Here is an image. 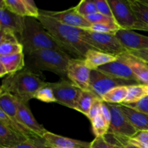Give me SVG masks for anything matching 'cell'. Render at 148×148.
<instances>
[{
	"mask_svg": "<svg viewBox=\"0 0 148 148\" xmlns=\"http://www.w3.org/2000/svg\"><path fill=\"white\" fill-rule=\"evenodd\" d=\"M85 19L91 23L92 25L93 24H100V23H116L114 18L108 17L107 16L103 15L99 12L95 13V14H89V15L85 16Z\"/></svg>",
	"mask_w": 148,
	"mask_h": 148,
	"instance_id": "35",
	"label": "cell"
},
{
	"mask_svg": "<svg viewBox=\"0 0 148 148\" xmlns=\"http://www.w3.org/2000/svg\"><path fill=\"white\" fill-rule=\"evenodd\" d=\"M120 27L116 23H100V24L92 25L89 30L94 32L102 33H110L114 34L120 30Z\"/></svg>",
	"mask_w": 148,
	"mask_h": 148,
	"instance_id": "34",
	"label": "cell"
},
{
	"mask_svg": "<svg viewBox=\"0 0 148 148\" xmlns=\"http://www.w3.org/2000/svg\"><path fill=\"white\" fill-rule=\"evenodd\" d=\"M97 99L100 98L92 92L82 90L78 98L75 110L82 113L87 116L92 104Z\"/></svg>",
	"mask_w": 148,
	"mask_h": 148,
	"instance_id": "23",
	"label": "cell"
},
{
	"mask_svg": "<svg viewBox=\"0 0 148 148\" xmlns=\"http://www.w3.org/2000/svg\"><path fill=\"white\" fill-rule=\"evenodd\" d=\"M101 114L103 118L106 121V122L110 125V122H111V113L110 111V108L108 107V104L106 103L103 101L102 104H101Z\"/></svg>",
	"mask_w": 148,
	"mask_h": 148,
	"instance_id": "42",
	"label": "cell"
},
{
	"mask_svg": "<svg viewBox=\"0 0 148 148\" xmlns=\"http://www.w3.org/2000/svg\"><path fill=\"white\" fill-rule=\"evenodd\" d=\"M127 142L140 148H148V131L137 132L132 137L127 138Z\"/></svg>",
	"mask_w": 148,
	"mask_h": 148,
	"instance_id": "33",
	"label": "cell"
},
{
	"mask_svg": "<svg viewBox=\"0 0 148 148\" xmlns=\"http://www.w3.org/2000/svg\"><path fill=\"white\" fill-rule=\"evenodd\" d=\"M26 10H27V17H34L37 19L39 16V9L36 6L35 1L32 0H23Z\"/></svg>",
	"mask_w": 148,
	"mask_h": 148,
	"instance_id": "40",
	"label": "cell"
},
{
	"mask_svg": "<svg viewBox=\"0 0 148 148\" xmlns=\"http://www.w3.org/2000/svg\"><path fill=\"white\" fill-rule=\"evenodd\" d=\"M2 92H3V90H2V89H1V86H0V95H1V94L2 93Z\"/></svg>",
	"mask_w": 148,
	"mask_h": 148,
	"instance_id": "48",
	"label": "cell"
},
{
	"mask_svg": "<svg viewBox=\"0 0 148 148\" xmlns=\"http://www.w3.org/2000/svg\"><path fill=\"white\" fill-rule=\"evenodd\" d=\"M127 51L131 53L132 55H133V56L139 58V59L148 64V49H141V50Z\"/></svg>",
	"mask_w": 148,
	"mask_h": 148,
	"instance_id": "43",
	"label": "cell"
},
{
	"mask_svg": "<svg viewBox=\"0 0 148 148\" xmlns=\"http://www.w3.org/2000/svg\"><path fill=\"white\" fill-rule=\"evenodd\" d=\"M116 59L117 56L115 55L108 54L95 49H90L87 52L84 61L90 70H95L100 66L114 62Z\"/></svg>",
	"mask_w": 148,
	"mask_h": 148,
	"instance_id": "19",
	"label": "cell"
},
{
	"mask_svg": "<svg viewBox=\"0 0 148 148\" xmlns=\"http://www.w3.org/2000/svg\"><path fill=\"white\" fill-rule=\"evenodd\" d=\"M20 42L23 45L25 55L40 49H52L65 52L40 21L34 17H25L24 30Z\"/></svg>",
	"mask_w": 148,
	"mask_h": 148,
	"instance_id": "4",
	"label": "cell"
},
{
	"mask_svg": "<svg viewBox=\"0 0 148 148\" xmlns=\"http://www.w3.org/2000/svg\"><path fill=\"white\" fill-rule=\"evenodd\" d=\"M129 2L137 17L148 25V4L142 0H129Z\"/></svg>",
	"mask_w": 148,
	"mask_h": 148,
	"instance_id": "27",
	"label": "cell"
},
{
	"mask_svg": "<svg viewBox=\"0 0 148 148\" xmlns=\"http://www.w3.org/2000/svg\"><path fill=\"white\" fill-rule=\"evenodd\" d=\"M94 1L98 9V12L108 17L114 18V15L111 7L108 4V0H94Z\"/></svg>",
	"mask_w": 148,
	"mask_h": 148,
	"instance_id": "38",
	"label": "cell"
},
{
	"mask_svg": "<svg viewBox=\"0 0 148 148\" xmlns=\"http://www.w3.org/2000/svg\"><path fill=\"white\" fill-rule=\"evenodd\" d=\"M0 108L8 116L10 119L14 123L18 129L20 134L26 137L27 138L36 136V134L33 133L26 129L24 126L20 124L17 116V105H16V98L14 95L8 92H3L0 95Z\"/></svg>",
	"mask_w": 148,
	"mask_h": 148,
	"instance_id": "12",
	"label": "cell"
},
{
	"mask_svg": "<svg viewBox=\"0 0 148 148\" xmlns=\"http://www.w3.org/2000/svg\"><path fill=\"white\" fill-rule=\"evenodd\" d=\"M6 4L5 1L4 0H0V10H3V9H6Z\"/></svg>",
	"mask_w": 148,
	"mask_h": 148,
	"instance_id": "46",
	"label": "cell"
},
{
	"mask_svg": "<svg viewBox=\"0 0 148 148\" xmlns=\"http://www.w3.org/2000/svg\"><path fill=\"white\" fill-rule=\"evenodd\" d=\"M4 1H5L6 7L11 12L21 17H27V10L23 0H4Z\"/></svg>",
	"mask_w": 148,
	"mask_h": 148,
	"instance_id": "30",
	"label": "cell"
},
{
	"mask_svg": "<svg viewBox=\"0 0 148 148\" xmlns=\"http://www.w3.org/2000/svg\"><path fill=\"white\" fill-rule=\"evenodd\" d=\"M116 23L121 29L148 31V25L140 20L130 6L129 0H108Z\"/></svg>",
	"mask_w": 148,
	"mask_h": 148,
	"instance_id": "5",
	"label": "cell"
},
{
	"mask_svg": "<svg viewBox=\"0 0 148 148\" xmlns=\"http://www.w3.org/2000/svg\"><path fill=\"white\" fill-rule=\"evenodd\" d=\"M117 59L128 65L140 84L148 85V64L128 51L118 55Z\"/></svg>",
	"mask_w": 148,
	"mask_h": 148,
	"instance_id": "15",
	"label": "cell"
},
{
	"mask_svg": "<svg viewBox=\"0 0 148 148\" xmlns=\"http://www.w3.org/2000/svg\"><path fill=\"white\" fill-rule=\"evenodd\" d=\"M52 89L56 102L68 108L75 109L82 90L75 86L70 80L62 78L56 82H48Z\"/></svg>",
	"mask_w": 148,
	"mask_h": 148,
	"instance_id": "8",
	"label": "cell"
},
{
	"mask_svg": "<svg viewBox=\"0 0 148 148\" xmlns=\"http://www.w3.org/2000/svg\"><path fill=\"white\" fill-rule=\"evenodd\" d=\"M121 105L126 106L130 107L136 111H138L148 115V95L136 103L130 104H121Z\"/></svg>",
	"mask_w": 148,
	"mask_h": 148,
	"instance_id": "37",
	"label": "cell"
},
{
	"mask_svg": "<svg viewBox=\"0 0 148 148\" xmlns=\"http://www.w3.org/2000/svg\"><path fill=\"white\" fill-rule=\"evenodd\" d=\"M140 84L136 81L119 79L105 75L98 70H91L89 91L102 100L103 96L111 90L120 86H130Z\"/></svg>",
	"mask_w": 148,
	"mask_h": 148,
	"instance_id": "7",
	"label": "cell"
},
{
	"mask_svg": "<svg viewBox=\"0 0 148 148\" xmlns=\"http://www.w3.org/2000/svg\"><path fill=\"white\" fill-rule=\"evenodd\" d=\"M75 7L77 12L83 17L98 12L94 0H82Z\"/></svg>",
	"mask_w": 148,
	"mask_h": 148,
	"instance_id": "31",
	"label": "cell"
},
{
	"mask_svg": "<svg viewBox=\"0 0 148 148\" xmlns=\"http://www.w3.org/2000/svg\"><path fill=\"white\" fill-rule=\"evenodd\" d=\"M96 70L99 71L105 75L114 77L127 79V80L136 81V82H139L135 75H134L131 69L129 67L128 65H127L124 62L118 59L114 62L100 66Z\"/></svg>",
	"mask_w": 148,
	"mask_h": 148,
	"instance_id": "16",
	"label": "cell"
},
{
	"mask_svg": "<svg viewBox=\"0 0 148 148\" xmlns=\"http://www.w3.org/2000/svg\"><path fill=\"white\" fill-rule=\"evenodd\" d=\"M91 70L84 59L72 58L67 66V79L83 91H89Z\"/></svg>",
	"mask_w": 148,
	"mask_h": 148,
	"instance_id": "10",
	"label": "cell"
},
{
	"mask_svg": "<svg viewBox=\"0 0 148 148\" xmlns=\"http://www.w3.org/2000/svg\"><path fill=\"white\" fill-rule=\"evenodd\" d=\"M45 83L41 73H36L25 67L20 72L7 75L2 80L1 88L3 92L10 93L27 104Z\"/></svg>",
	"mask_w": 148,
	"mask_h": 148,
	"instance_id": "2",
	"label": "cell"
},
{
	"mask_svg": "<svg viewBox=\"0 0 148 148\" xmlns=\"http://www.w3.org/2000/svg\"><path fill=\"white\" fill-rule=\"evenodd\" d=\"M10 148H53L43 137L33 136L23 143Z\"/></svg>",
	"mask_w": 148,
	"mask_h": 148,
	"instance_id": "26",
	"label": "cell"
},
{
	"mask_svg": "<svg viewBox=\"0 0 148 148\" xmlns=\"http://www.w3.org/2000/svg\"><path fill=\"white\" fill-rule=\"evenodd\" d=\"M43 138L53 148H90V143L68 138L47 132Z\"/></svg>",
	"mask_w": 148,
	"mask_h": 148,
	"instance_id": "18",
	"label": "cell"
},
{
	"mask_svg": "<svg viewBox=\"0 0 148 148\" xmlns=\"http://www.w3.org/2000/svg\"><path fill=\"white\" fill-rule=\"evenodd\" d=\"M148 95V85L137 84L128 86V92L125 100L121 104H130L136 103Z\"/></svg>",
	"mask_w": 148,
	"mask_h": 148,
	"instance_id": "24",
	"label": "cell"
},
{
	"mask_svg": "<svg viewBox=\"0 0 148 148\" xmlns=\"http://www.w3.org/2000/svg\"><path fill=\"white\" fill-rule=\"evenodd\" d=\"M142 1H143L144 3H145V4H148V0H142Z\"/></svg>",
	"mask_w": 148,
	"mask_h": 148,
	"instance_id": "47",
	"label": "cell"
},
{
	"mask_svg": "<svg viewBox=\"0 0 148 148\" xmlns=\"http://www.w3.org/2000/svg\"><path fill=\"white\" fill-rule=\"evenodd\" d=\"M27 139L0 121V148L14 147Z\"/></svg>",
	"mask_w": 148,
	"mask_h": 148,
	"instance_id": "21",
	"label": "cell"
},
{
	"mask_svg": "<svg viewBox=\"0 0 148 148\" xmlns=\"http://www.w3.org/2000/svg\"><path fill=\"white\" fill-rule=\"evenodd\" d=\"M6 42L20 43V40L14 32L9 29L1 28L0 30V45Z\"/></svg>",
	"mask_w": 148,
	"mask_h": 148,
	"instance_id": "36",
	"label": "cell"
},
{
	"mask_svg": "<svg viewBox=\"0 0 148 148\" xmlns=\"http://www.w3.org/2000/svg\"><path fill=\"white\" fill-rule=\"evenodd\" d=\"M81 38L85 43L95 50L108 54L118 56L127 51L114 34L83 30Z\"/></svg>",
	"mask_w": 148,
	"mask_h": 148,
	"instance_id": "6",
	"label": "cell"
},
{
	"mask_svg": "<svg viewBox=\"0 0 148 148\" xmlns=\"http://www.w3.org/2000/svg\"><path fill=\"white\" fill-rule=\"evenodd\" d=\"M34 98L45 103L56 102V98L53 95V90L49 87L47 82H46L41 88H39L38 90L35 94Z\"/></svg>",
	"mask_w": 148,
	"mask_h": 148,
	"instance_id": "29",
	"label": "cell"
},
{
	"mask_svg": "<svg viewBox=\"0 0 148 148\" xmlns=\"http://www.w3.org/2000/svg\"><path fill=\"white\" fill-rule=\"evenodd\" d=\"M0 25L1 28L9 29L14 32L20 40L24 30L25 17L17 15L7 8L0 10Z\"/></svg>",
	"mask_w": 148,
	"mask_h": 148,
	"instance_id": "17",
	"label": "cell"
},
{
	"mask_svg": "<svg viewBox=\"0 0 148 148\" xmlns=\"http://www.w3.org/2000/svg\"><path fill=\"white\" fill-rule=\"evenodd\" d=\"M115 36L127 51L148 49V36L124 29L119 30Z\"/></svg>",
	"mask_w": 148,
	"mask_h": 148,
	"instance_id": "14",
	"label": "cell"
},
{
	"mask_svg": "<svg viewBox=\"0 0 148 148\" xmlns=\"http://www.w3.org/2000/svg\"><path fill=\"white\" fill-rule=\"evenodd\" d=\"M23 52V45L20 43L6 42L0 45V56H7Z\"/></svg>",
	"mask_w": 148,
	"mask_h": 148,
	"instance_id": "32",
	"label": "cell"
},
{
	"mask_svg": "<svg viewBox=\"0 0 148 148\" xmlns=\"http://www.w3.org/2000/svg\"><path fill=\"white\" fill-rule=\"evenodd\" d=\"M128 92V86H120L111 90L104 95L102 101L107 103L121 104L125 100Z\"/></svg>",
	"mask_w": 148,
	"mask_h": 148,
	"instance_id": "25",
	"label": "cell"
},
{
	"mask_svg": "<svg viewBox=\"0 0 148 148\" xmlns=\"http://www.w3.org/2000/svg\"><path fill=\"white\" fill-rule=\"evenodd\" d=\"M0 60L4 65L7 75L20 72L25 67V54L23 52L7 56H0Z\"/></svg>",
	"mask_w": 148,
	"mask_h": 148,
	"instance_id": "22",
	"label": "cell"
},
{
	"mask_svg": "<svg viewBox=\"0 0 148 148\" xmlns=\"http://www.w3.org/2000/svg\"><path fill=\"white\" fill-rule=\"evenodd\" d=\"M39 13L49 16L60 22L61 23L71 27H77L83 30H89L92 26L91 23H90L83 16L80 15L77 12L75 7L59 12L39 10Z\"/></svg>",
	"mask_w": 148,
	"mask_h": 148,
	"instance_id": "11",
	"label": "cell"
},
{
	"mask_svg": "<svg viewBox=\"0 0 148 148\" xmlns=\"http://www.w3.org/2000/svg\"><path fill=\"white\" fill-rule=\"evenodd\" d=\"M7 75V72L6 71L5 68H4V65L1 63V60H0V77H2L5 76Z\"/></svg>",
	"mask_w": 148,
	"mask_h": 148,
	"instance_id": "45",
	"label": "cell"
},
{
	"mask_svg": "<svg viewBox=\"0 0 148 148\" xmlns=\"http://www.w3.org/2000/svg\"><path fill=\"white\" fill-rule=\"evenodd\" d=\"M1 25H0V30H1Z\"/></svg>",
	"mask_w": 148,
	"mask_h": 148,
	"instance_id": "49",
	"label": "cell"
},
{
	"mask_svg": "<svg viewBox=\"0 0 148 148\" xmlns=\"http://www.w3.org/2000/svg\"><path fill=\"white\" fill-rule=\"evenodd\" d=\"M39 14L38 20L68 54L84 59L87 52L94 49L81 38L83 29L66 25L49 16Z\"/></svg>",
	"mask_w": 148,
	"mask_h": 148,
	"instance_id": "1",
	"label": "cell"
},
{
	"mask_svg": "<svg viewBox=\"0 0 148 148\" xmlns=\"http://www.w3.org/2000/svg\"><path fill=\"white\" fill-rule=\"evenodd\" d=\"M107 104L111 113V119L108 134L127 138L135 135L137 131L129 122L128 119L121 111L119 104Z\"/></svg>",
	"mask_w": 148,
	"mask_h": 148,
	"instance_id": "9",
	"label": "cell"
},
{
	"mask_svg": "<svg viewBox=\"0 0 148 148\" xmlns=\"http://www.w3.org/2000/svg\"><path fill=\"white\" fill-rule=\"evenodd\" d=\"M91 124H92V132L95 137H104L106 134H108L109 125L106 122L101 114H99L95 119H93L91 121Z\"/></svg>",
	"mask_w": 148,
	"mask_h": 148,
	"instance_id": "28",
	"label": "cell"
},
{
	"mask_svg": "<svg viewBox=\"0 0 148 148\" xmlns=\"http://www.w3.org/2000/svg\"><path fill=\"white\" fill-rule=\"evenodd\" d=\"M70 55L63 51L52 49H40L25 55V68L40 73L42 71H49L67 78V66Z\"/></svg>",
	"mask_w": 148,
	"mask_h": 148,
	"instance_id": "3",
	"label": "cell"
},
{
	"mask_svg": "<svg viewBox=\"0 0 148 148\" xmlns=\"http://www.w3.org/2000/svg\"><path fill=\"white\" fill-rule=\"evenodd\" d=\"M16 105L17 116L20 124L36 135L43 137L48 131L43 127V125L36 121L30 108L27 106V104L24 103L16 98Z\"/></svg>",
	"mask_w": 148,
	"mask_h": 148,
	"instance_id": "13",
	"label": "cell"
},
{
	"mask_svg": "<svg viewBox=\"0 0 148 148\" xmlns=\"http://www.w3.org/2000/svg\"><path fill=\"white\" fill-rule=\"evenodd\" d=\"M114 138V141H115L116 144L118 145L122 146L124 148H140L137 146L134 145L130 144L127 142V137H119V136L114 135V134H111Z\"/></svg>",
	"mask_w": 148,
	"mask_h": 148,
	"instance_id": "44",
	"label": "cell"
},
{
	"mask_svg": "<svg viewBox=\"0 0 148 148\" xmlns=\"http://www.w3.org/2000/svg\"><path fill=\"white\" fill-rule=\"evenodd\" d=\"M90 148H124L122 146L109 143L106 140L104 137H95L90 143Z\"/></svg>",
	"mask_w": 148,
	"mask_h": 148,
	"instance_id": "39",
	"label": "cell"
},
{
	"mask_svg": "<svg viewBox=\"0 0 148 148\" xmlns=\"http://www.w3.org/2000/svg\"><path fill=\"white\" fill-rule=\"evenodd\" d=\"M103 101L101 99H97L95 102L92 104V107L90 109L89 113H88V117L90 121H92L93 119H95L97 116L101 114V104H102Z\"/></svg>",
	"mask_w": 148,
	"mask_h": 148,
	"instance_id": "41",
	"label": "cell"
},
{
	"mask_svg": "<svg viewBox=\"0 0 148 148\" xmlns=\"http://www.w3.org/2000/svg\"><path fill=\"white\" fill-rule=\"evenodd\" d=\"M121 111L137 132L148 131V115L119 104Z\"/></svg>",
	"mask_w": 148,
	"mask_h": 148,
	"instance_id": "20",
	"label": "cell"
}]
</instances>
